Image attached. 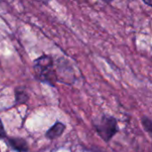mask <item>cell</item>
<instances>
[{
    "label": "cell",
    "instance_id": "obj_1",
    "mask_svg": "<svg viewBox=\"0 0 152 152\" xmlns=\"http://www.w3.org/2000/svg\"><path fill=\"white\" fill-rule=\"evenodd\" d=\"M36 76L41 81L52 86L56 81V73L53 69V61L50 56H42L34 61Z\"/></svg>",
    "mask_w": 152,
    "mask_h": 152
},
{
    "label": "cell",
    "instance_id": "obj_2",
    "mask_svg": "<svg viewBox=\"0 0 152 152\" xmlns=\"http://www.w3.org/2000/svg\"><path fill=\"white\" fill-rule=\"evenodd\" d=\"M94 129L100 137L106 142H109L118 133V120L111 116L102 115L94 121Z\"/></svg>",
    "mask_w": 152,
    "mask_h": 152
},
{
    "label": "cell",
    "instance_id": "obj_3",
    "mask_svg": "<svg viewBox=\"0 0 152 152\" xmlns=\"http://www.w3.org/2000/svg\"><path fill=\"white\" fill-rule=\"evenodd\" d=\"M64 130H65V126L61 122H57L46 132L45 136L50 140H53L60 137L63 134Z\"/></svg>",
    "mask_w": 152,
    "mask_h": 152
},
{
    "label": "cell",
    "instance_id": "obj_4",
    "mask_svg": "<svg viewBox=\"0 0 152 152\" xmlns=\"http://www.w3.org/2000/svg\"><path fill=\"white\" fill-rule=\"evenodd\" d=\"M8 143L15 151H28V145H27L26 142L22 139L12 138V139H9Z\"/></svg>",
    "mask_w": 152,
    "mask_h": 152
},
{
    "label": "cell",
    "instance_id": "obj_5",
    "mask_svg": "<svg viewBox=\"0 0 152 152\" xmlns=\"http://www.w3.org/2000/svg\"><path fill=\"white\" fill-rule=\"evenodd\" d=\"M15 96H16V102L18 103H24L25 102H27V100L28 98L27 93L25 91H23L22 88H19V90L18 89L16 90Z\"/></svg>",
    "mask_w": 152,
    "mask_h": 152
},
{
    "label": "cell",
    "instance_id": "obj_6",
    "mask_svg": "<svg viewBox=\"0 0 152 152\" xmlns=\"http://www.w3.org/2000/svg\"><path fill=\"white\" fill-rule=\"evenodd\" d=\"M142 125L144 130L152 136V119L149 118L148 117L143 116L142 118Z\"/></svg>",
    "mask_w": 152,
    "mask_h": 152
},
{
    "label": "cell",
    "instance_id": "obj_7",
    "mask_svg": "<svg viewBox=\"0 0 152 152\" xmlns=\"http://www.w3.org/2000/svg\"><path fill=\"white\" fill-rule=\"evenodd\" d=\"M6 136V133L4 131V126H3V123L0 119V139L2 138H4Z\"/></svg>",
    "mask_w": 152,
    "mask_h": 152
},
{
    "label": "cell",
    "instance_id": "obj_8",
    "mask_svg": "<svg viewBox=\"0 0 152 152\" xmlns=\"http://www.w3.org/2000/svg\"><path fill=\"white\" fill-rule=\"evenodd\" d=\"M143 3H144V4H148V5H150V6H151V7H152V1H147V0H144V1H143Z\"/></svg>",
    "mask_w": 152,
    "mask_h": 152
},
{
    "label": "cell",
    "instance_id": "obj_9",
    "mask_svg": "<svg viewBox=\"0 0 152 152\" xmlns=\"http://www.w3.org/2000/svg\"><path fill=\"white\" fill-rule=\"evenodd\" d=\"M0 152H1V151H0Z\"/></svg>",
    "mask_w": 152,
    "mask_h": 152
}]
</instances>
